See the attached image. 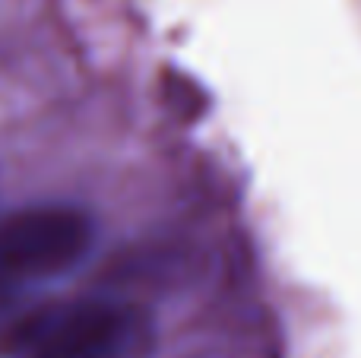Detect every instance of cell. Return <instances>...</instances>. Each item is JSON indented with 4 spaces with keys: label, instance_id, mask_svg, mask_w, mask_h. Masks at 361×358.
<instances>
[{
    "label": "cell",
    "instance_id": "obj_1",
    "mask_svg": "<svg viewBox=\"0 0 361 358\" xmlns=\"http://www.w3.org/2000/svg\"><path fill=\"white\" fill-rule=\"evenodd\" d=\"M4 336L19 358H137L152 323L137 304L82 298L16 317Z\"/></svg>",
    "mask_w": 361,
    "mask_h": 358
},
{
    "label": "cell",
    "instance_id": "obj_2",
    "mask_svg": "<svg viewBox=\"0 0 361 358\" xmlns=\"http://www.w3.org/2000/svg\"><path fill=\"white\" fill-rule=\"evenodd\" d=\"M95 245V219L73 203H38L0 219V285L23 295L67 276Z\"/></svg>",
    "mask_w": 361,
    "mask_h": 358
},
{
    "label": "cell",
    "instance_id": "obj_3",
    "mask_svg": "<svg viewBox=\"0 0 361 358\" xmlns=\"http://www.w3.org/2000/svg\"><path fill=\"white\" fill-rule=\"evenodd\" d=\"M169 89H171V105L178 108L184 118H193V114H203V92L193 86L190 80H180V76H171L169 80Z\"/></svg>",
    "mask_w": 361,
    "mask_h": 358
},
{
    "label": "cell",
    "instance_id": "obj_4",
    "mask_svg": "<svg viewBox=\"0 0 361 358\" xmlns=\"http://www.w3.org/2000/svg\"><path fill=\"white\" fill-rule=\"evenodd\" d=\"M19 304V295L16 292H10V289H4V285H0V330H6L10 327V314H13V308H16Z\"/></svg>",
    "mask_w": 361,
    "mask_h": 358
}]
</instances>
